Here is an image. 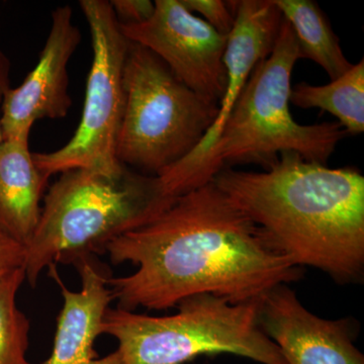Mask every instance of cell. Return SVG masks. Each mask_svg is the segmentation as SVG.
Segmentation results:
<instances>
[{
    "instance_id": "obj_1",
    "label": "cell",
    "mask_w": 364,
    "mask_h": 364,
    "mask_svg": "<svg viewBox=\"0 0 364 364\" xmlns=\"http://www.w3.org/2000/svg\"><path fill=\"white\" fill-rule=\"evenodd\" d=\"M105 252L114 264L136 267L107 282L117 308L131 312L168 310L203 294L247 303L304 275L212 181L176 196Z\"/></svg>"
},
{
    "instance_id": "obj_2",
    "label": "cell",
    "mask_w": 364,
    "mask_h": 364,
    "mask_svg": "<svg viewBox=\"0 0 364 364\" xmlns=\"http://www.w3.org/2000/svg\"><path fill=\"white\" fill-rule=\"evenodd\" d=\"M296 267L341 284L363 279L364 176L284 152L261 172L223 169L212 181Z\"/></svg>"
},
{
    "instance_id": "obj_3",
    "label": "cell",
    "mask_w": 364,
    "mask_h": 364,
    "mask_svg": "<svg viewBox=\"0 0 364 364\" xmlns=\"http://www.w3.org/2000/svg\"><path fill=\"white\" fill-rule=\"evenodd\" d=\"M172 200L157 176L127 166L117 174L63 172L45 196L39 224L26 247V279L36 287L45 268L76 267L105 252L112 240L149 223Z\"/></svg>"
},
{
    "instance_id": "obj_4",
    "label": "cell",
    "mask_w": 364,
    "mask_h": 364,
    "mask_svg": "<svg viewBox=\"0 0 364 364\" xmlns=\"http://www.w3.org/2000/svg\"><path fill=\"white\" fill-rule=\"evenodd\" d=\"M299 56L291 26L282 18L272 53L256 65L221 134L176 196L210 183L223 169L256 163L264 170L284 152L325 164L348 135L339 123L301 124L289 109L291 73Z\"/></svg>"
},
{
    "instance_id": "obj_5",
    "label": "cell",
    "mask_w": 364,
    "mask_h": 364,
    "mask_svg": "<svg viewBox=\"0 0 364 364\" xmlns=\"http://www.w3.org/2000/svg\"><path fill=\"white\" fill-rule=\"evenodd\" d=\"M176 308V314L162 317L109 308L102 333L117 340L123 364H186L220 354L287 364L258 324V299L233 304L203 294L182 299Z\"/></svg>"
},
{
    "instance_id": "obj_6",
    "label": "cell",
    "mask_w": 364,
    "mask_h": 364,
    "mask_svg": "<svg viewBox=\"0 0 364 364\" xmlns=\"http://www.w3.org/2000/svg\"><path fill=\"white\" fill-rule=\"evenodd\" d=\"M124 107L117 140L119 163L158 176L196 149L219 105L179 80L154 53L129 41Z\"/></svg>"
},
{
    "instance_id": "obj_7",
    "label": "cell",
    "mask_w": 364,
    "mask_h": 364,
    "mask_svg": "<svg viewBox=\"0 0 364 364\" xmlns=\"http://www.w3.org/2000/svg\"><path fill=\"white\" fill-rule=\"evenodd\" d=\"M92 46L82 114L77 130L66 145L49 153H33L48 178L72 169L117 174L124 165L117 158V140L123 119V70L129 41L122 33L111 2L81 0Z\"/></svg>"
},
{
    "instance_id": "obj_8",
    "label": "cell",
    "mask_w": 364,
    "mask_h": 364,
    "mask_svg": "<svg viewBox=\"0 0 364 364\" xmlns=\"http://www.w3.org/2000/svg\"><path fill=\"white\" fill-rule=\"evenodd\" d=\"M152 16L139 25H119L126 39L164 62L191 90L217 102L226 87L228 37L191 13L181 0H156Z\"/></svg>"
},
{
    "instance_id": "obj_9",
    "label": "cell",
    "mask_w": 364,
    "mask_h": 364,
    "mask_svg": "<svg viewBox=\"0 0 364 364\" xmlns=\"http://www.w3.org/2000/svg\"><path fill=\"white\" fill-rule=\"evenodd\" d=\"M80 41V31L72 21L71 7H56L37 65L16 88L9 87L6 78L0 82L4 140L30 136L33 124L40 119H64L68 114L72 105L68 65Z\"/></svg>"
},
{
    "instance_id": "obj_10",
    "label": "cell",
    "mask_w": 364,
    "mask_h": 364,
    "mask_svg": "<svg viewBox=\"0 0 364 364\" xmlns=\"http://www.w3.org/2000/svg\"><path fill=\"white\" fill-rule=\"evenodd\" d=\"M282 16L272 0L236 1V18L228 36L224 63L227 83L214 124L193 152L158 176L163 193L176 196L177 188L196 168L221 134L235 105L260 61L267 58L279 36Z\"/></svg>"
},
{
    "instance_id": "obj_11",
    "label": "cell",
    "mask_w": 364,
    "mask_h": 364,
    "mask_svg": "<svg viewBox=\"0 0 364 364\" xmlns=\"http://www.w3.org/2000/svg\"><path fill=\"white\" fill-rule=\"evenodd\" d=\"M258 324L287 364H364L350 318L318 317L287 284L258 299Z\"/></svg>"
},
{
    "instance_id": "obj_12",
    "label": "cell",
    "mask_w": 364,
    "mask_h": 364,
    "mask_svg": "<svg viewBox=\"0 0 364 364\" xmlns=\"http://www.w3.org/2000/svg\"><path fill=\"white\" fill-rule=\"evenodd\" d=\"M81 289L72 291L61 282L56 265L50 267L53 279L61 289L63 308L57 320L51 355L41 364H123L119 350L98 358L95 342L102 333V321L114 301L107 273L92 257L77 265Z\"/></svg>"
},
{
    "instance_id": "obj_13",
    "label": "cell",
    "mask_w": 364,
    "mask_h": 364,
    "mask_svg": "<svg viewBox=\"0 0 364 364\" xmlns=\"http://www.w3.org/2000/svg\"><path fill=\"white\" fill-rule=\"evenodd\" d=\"M33 160L30 136L6 139L0 144V228L26 247L41 213L47 182Z\"/></svg>"
},
{
    "instance_id": "obj_14",
    "label": "cell",
    "mask_w": 364,
    "mask_h": 364,
    "mask_svg": "<svg viewBox=\"0 0 364 364\" xmlns=\"http://www.w3.org/2000/svg\"><path fill=\"white\" fill-rule=\"evenodd\" d=\"M282 18L291 26L299 56L322 67L331 80L343 75L353 64L342 51L338 37L320 6L312 0H272Z\"/></svg>"
},
{
    "instance_id": "obj_15",
    "label": "cell",
    "mask_w": 364,
    "mask_h": 364,
    "mask_svg": "<svg viewBox=\"0 0 364 364\" xmlns=\"http://www.w3.org/2000/svg\"><path fill=\"white\" fill-rule=\"evenodd\" d=\"M291 104L301 109H320L338 119L348 135L364 132V61L325 85L301 82L291 87Z\"/></svg>"
},
{
    "instance_id": "obj_16",
    "label": "cell",
    "mask_w": 364,
    "mask_h": 364,
    "mask_svg": "<svg viewBox=\"0 0 364 364\" xmlns=\"http://www.w3.org/2000/svg\"><path fill=\"white\" fill-rule=\"evenodd\" d=\"M25 280L21 268L0 282V364H31L26 360L30 322L16 305Z\"/></svg>"
},
{
    "instance_id": "obj_17",
    "label": "cell",
    "mask_w": 364,
    "mask_h": 364,
    "mask_svg": "<svg viewBox=\"0 0 364 364\" xmlns=\"http://www.w3.org/2000/svg\"><path fill=\"white\" fill-rule=\"evenodd\" d=\"M182 4L223 36L231 33L236 18V1L222 0H181Z\"/></svg>"
},
{
    "instance_id": "obj_18",
    "label": "cell",
    "mask_w": 364,
    "mask_h": 364,
    "mask_svg": "<svg viewBox=\"0 0 364 364\" xmlns=\"http://www.w3.org/2000/svg\"><path fill=\"white\" fill-rule=\"evenodd\" d=\"M111 6L119 25H139L154 14L155 4L150 0H112Z\"/></svg>"
},
{
    "instance_id": "obj_19",
    "label": "cell",
    "mask_w": 364,
    "mask_h": 364,
    "mask_svg": "<svg viewBox=\"0 0 364 364\" xmlns=\"http://www.w3.org/2000/svg\"><path fill=\"white\" fill-rule=\"evenodd\" d=\"M25 261L26 248L0 228V282L25 267Z\"/></svg>"
},
{
    "instance_id": "obj_20",
    "label": "cell",
    "mask_w": 364,
    "mask_h": 364,
    "mask_svg": "<svg viewBox=\"0 0 364 364\" xmlns=\"http://www.w3.org/2000/svg\"><path fill=\"white\" fill-rule=\"evenodd\" d=\"M0 102H1V90H0ZM4 141V135H2L1 127H0V144Z\"/></svg>"
}]
</instances>
